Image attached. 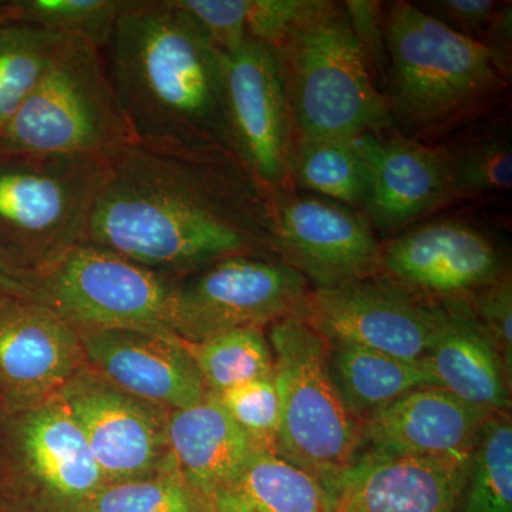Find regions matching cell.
<instances>
[{
    "label": "cell",
    "mask_w": 512,
    "mask_h": 512,
    "mask_svg": "<svg viewBox=\"0 0 512 512\" xmlns=\"http://www.w3.org/2000/svg\"><path fill=\"white\" fill-rule=\"evenodd\" d=\"M80 244L183 279L231 256H276L272 197L231 154L136 143L107 161Z\"/></svg>",
    "instance_id": "cell-1"
},
{
    "label": "cell",
    "mask_w": 512,
    "mask_h": 512,
    "mask_svg": "<svg viewBox=\"0 0 512 512\" xmlns=\"http://www.w3.org/2000/svg\"><path fill=\"white\" fill-rule=\"evenodd\" d=\"M101 55L136 143L234 157L224 56L175 0H124Z\"/></svg>",
    "instance_id": "cell-2"
},
{
    "label": "cell",
    "mask_w": 512,
    "mask_h": 512,
    "mask_svg": "<svg viewBox=\"0 0 512 512\" xmlns=\"http://www.w3.org/2000/svg\"><path fill=\"white\" fill-rule=\"evenodd\" d=\"M384 99L404 137L420 141L483 110L508 87L511 64L419 5L394 2L384 13Z\"/></svg>",
    "instance_id": "cell-3"
},
{
    "label": "cell",
    "mask_w": 512,
    "mask_h": 512,
    "mask_svg": "<svg viewBox=\"0 0 512 512\" xmlns=\"http://www.w3.org/2000/svg\"><path fill=\"white\" fill-rule=\"evenodd\" d=\"M275 50L298 144L353 140L392 127L343 3L306 0Z\"/></svg>",
    "instance_id": "cell-4"
},
{
    "label": "cell",
    "mask_w": 512,
    "mask_h": 512,
    "mask_svg": "<svg viewBox=\"0 0 512 512\" xmlns=\"http://www.w3.org/2000/svg\"><path fill=\"white\" fill-rule=\"evenodd\" d=\"M133 144L101 50L69 36L0 136V153L109 161Z\"/></svg>",
    "instance_id": "cell-5"
},
{
    "label": "cell",
    "mask_w": 512,
    "mask_h": 512,
    "mask_svg": "<svg viewBox=\"0 0 512 512\" xmlns=\"http://www.w3.org/2000/svg\"><path fill=\"white\" fill-rule=\"evenodd\" d=\"M266 339L281 402L275 454L328 490L352 466L359 447V421L330 377L328 343L299 316L269 325Z\"/></svg>",
    "instance_id": "cell-6"
},
{
    "label": "cell",
    "mask_w": 512,
    "mask_h": 512,
    "mask_svg": "<svg viewBox=\"0 0 512 512\" xmlns=\"http://www.w3.org/2000/svg\"><path fill=\"white\" fill-rule=\"evenodd\" d=\"M107 161L0 153V252L30 274L80 244Z\"/></svg>",
    "instance_id": "cell-7"
},
{
    "label": "cell",
    "mask_w": 512,
    "mask_h": 512,
    "mask_svg": "<svg viewBox=\"0 0 512 512\" xmlns=\"http://www.w3.org/2000/svg\"><path fill=\"white\" fill-rule=\"evenodd\" d=\"M177 282L109 249L77 244L36 274L35 301L77 330H141L178 339L171 328Z\"/></svg>",
    "instance_id": "cell-8"
},
{
    "label": "cell",
    "mask_w": 512,
    "mask_h": 512,
    "mask_svg": "<svg viewBox=\"0 0 512 512\" xmlns=\"http://www.w3.org/2000/svg\"><path fill=\"white\" fill-rule=\"evenodd\" d=\"M311 291L278 256H231L178 279L171 328L190 345L229 330L264 329L278 320L303 318Z\"/></svg>",
    "instance_id": "cell-9"
},
{
    "label": "cell",
    "mask_w": 512,
    "mask_h": 512,
    "mask_svg": "<svg viewBox=\"0 0 512 512\" xmlns=\"http://www.w3.org/2000/svg\"><path fill=\"white\" fill-rule=\"evenodd\" d=\"M222 56L225 123L235 160L271 197L291 190L298 137L278 53L248 37Z\"/></svg>",
    "instance_id": "cell-10"
},
{
    "label": "cell",
    "mask_w": 512,
    "mask_h": 512,
    "mask_svg": "<svg viewBox=\"0 0 512 512\" xmlns=\"http://www.w3.org/2000/svg\"><path fill=\"white\" fill-rule=\"evenodd\" d=\"M303 318L326 342L426 363L439 305L377 272L336 288L312 289Z\"/></svg>",
    "instance_id": "cell-11"
},
{
    "label": "cell",
    "mask_w": 512,
    "mask_h": 512,
    "mask_svg": "<svg viewBox=\"0 0 512 512\" xmlns=\"http://www.w3.org/2000/svg\"><path fill=\"white\" fill-rule=\"evenodd\" d=\"M272 207L275 254L312 289L380 272L382 245L362 211L295 188L275 194Z\"/></svg>",
    "instance_id": "cell-12"
},
{
    "label": "cell",
    "mask_w": 512,
    "mask_h": 512,
    "mask_svg": "<svg viewBox=\"0 0 512 512\" xmlns=\"http://www.w3.org/2000/svg\"><path fill=\"white\" fill-rule=\"evenodd\" d=\"M56 397L79 423L106 484L173 468L167 440L171 412L131 396L86 366Z\"/></svg>",
    "instance_id": "cell-13"
},
{
    "label": "cell",
    "mask_w": 512,
    "mask_h": 512,
    "mask_svg": "<svg viewBox=\"0 0 512 512\" xmlns=\"http://www.w3.org/2000/svg\"><path fill=\"white\" fill-rule=\"evenodd\" d=\"M380 272L433 303L468 301L510 269L497 242L461 218L426 222L394 235Z\"/></svg>",
    "instance_id": "cell-14"
},
{
    "label": "cell",
    "mask_w": 512,
    "mask_h": 512,
    "mask_svg": "<svg viewBox=\"0 0 512 512\" xmlns=\"http://www.w3.org/2000/svg\"><path fill=\"white\" fill-rule=\"evenodd\" d=\"M86 363L79 330L30 299H0V414L57 396Z\"/></svg>",
    "instance_id": "cell-15"
},
{
    "label": "cell",
    "mask_w": 512,
    "mask_h": 512,
    "mask_svg": "<svg viewBox=\"0 0 512 512\" xmlns=\"http://www.w3.org/2000/svg\"><path fill=\"white\" fill-rule=\"evenodd\" d=\"M353 144L366 167L363 214L373 229L393 237L454 202L450 146L383 133L353 138Z\"/></svg>",
    "instance_id": "cell-16"
},
{
    "label": "cell",
    "mask_w": 512,
    "mask_h": 512,
    "mask_svg": "<svg viewBox=\"0 0 512 512\" xmlns=\"http://www.w3.org/2000/svg\"><path fill=\"white\" fill-rule=\"evenodd\" d=\"M0 468L79 503L106 485L83 430L57 397L25 412L0 414Z\"/></svg>",
    "instance_id": "cell-17"
},
{
    "label": "cell",
    "mask_w": 512,
    "mask_h": 512,
    "mask_svg": "<svg viewBox=\"0 0 512 512\" xmlns=\"http://www.w3.org/2000/svg\"><path fill=\"white\" fill-rule=\"evenodd\" d=\"M86 363L124 392L167 412L208 394L187 343L128 329L79 330Z\"/></svg>",
    "instance_id": "cell-18"
},
{
    "label": "cell",
    "mask_w": 512,
    "mask_h": 512,
    "mask_svg": "<svg viewBox=\"0 0 512 512\" xmlns=\"http://www.w3.org/2000/svg\"><path fill=\"white\" fill-rule=\"evenodd\" d=\"M490 416L439 386L419 387L360 420L356 457L467 454Z\"/></svg>",
    "instance_id": "cell-19"
},
{
    "label": "cell",
    "mask_w": 512,
    "mask_h": 512,
    "mask_svg": "<svg viewBox=\"0 0 512 512\" xmlns=\"http://www.w3.org/2000/svg\"><path fill=\"white\" fill-rule=\"evenodd\" d=\"M470 453L356 457L328 488L330 512H457Z\"/></svg>",
    "instance_id": "cell-20"
},
{
    "label": "cell",
    "mask_w": 512,
    "mask_h": 512,
    "mask_svg": "<svg viewBox=\"0 0 512 512\" xmlns=\"http://www.w3.org/2000/svg\"><path fill=\"white\" fill-rule=\"evenodd\" d=\"M426 365L437 386L491 414L510 412L511 379L467 301L441 302Z\"/></svg>",
    "instance_id": "cell-21"
},
{
    "label": "cell",
    "mask_w": 512,
    "mask_h": 512,
    "mask_svg": "<svg viewBox=\"0 0 512 512\" xmlns=\"http://www.w3.org/2000/svg\"><path fill=\"white\" fill-rule=\"evenodd\" d=\"M168 450L175 473L211 498L248 466L259 450L215 394L168 417Z\"/></svg>",
    "instance_id": "cell-22"
},
{
    "label": "cell",
    "mask_w": 512,
    "mask_h": 512,
    "mask_svg": "<svg viewBox=\"0 0 512 512\" xmlns=\"http://www.w3.org/2000/svg\"><path fill=\"white\" fill-rule=\"evenodd\" d=\"M328 343L330 377L357 421L384 404L424 386H437L426 363L406 362L377 350Z\"/></svg>",
    "instance_id": "cell-23"
},
{
    "label": "cell",
    "mask_w": 512,
    "mask_h": 512,
    "mask_svg": "<svg viewBox=\"0 0 512 512\" xmlns=\"http://www.w3.org/2000/svg\"><path fill=\"white\" fill-rule=\"evenodd\" d=\"M212 512H330L325 485L272 451H258L211 497Z\"/></svg>",
    "instance_id": "cell-24"
},
{
    "label": "cell",
    "mask_w": 512,
    "mask_h": 512,
    "mask_svg": "<svg viewBox=\"0 0 512 512\" xmlns=\"http://www.w3.org/2000/svg\"><path fill=\"white\" fill-rule=\"evenodd\" d=\"M457 512H512V423L491 414L471 448Z\"/></svg>",
    "instance_id": "cell-25"
},
{
    "label": "cell",
    "mask_w": 512,
    "mask_h": 512,
    "mask_svg": "<svg viewBox=\"0 0 512 512\" xmlns=\"http://www.w3.org/2000/svg\"><path fill=\"white\" fill-rule=\"evenodd\" d=\"M291 185L355 210L363 212L365 208L366 167L353 140L299 143L293 157Z\"/></svg>",
    "instance_id": "cell-26"
},
{
    "label": "cell",
    "mask_w": 512,
    "mask_h": 512,
    "mask_svg": "<svg viewBox=\"0 0 512 512\" xmlns=\"http://www.w3.org/2000/svg\"><path fill=\"white\" fill-rule=\"evenodd\" d=\"M69 36L0 22V136Z\"/></svg>",
    "instance_id": "cell-27"
},
{
    "label": "cell",
    "mask_w": 512,
    "mask_h": 512,
    "mask_svg": "<svg viewBox=\"0 0 512 512\" xmlns=\"http://www.w3.org/2000/svg\"><path fill=\"white\" fill-rule=\"evenodd\" d=\"M187 346L210 393L274 375V355L264 329L229 330Z\"/></svg>",
    "instance_id": "cell-28"
},
{
    "label": "cell",
    "mask_w": 512,
    "mask_h": 512,
    "mask_svg": "<svg viewBox=\"0 0 512 512\" xmlns=\"http://www.w3.org/2000/svg\"><path fill=\"white\" fill-rule=\"evenodd\" d=\"M123 5L124 0H3L0 22L82 37L101 50L109 42Z\"/></svg>",
    "instance_id": "cell-29"
},
{
    "label": "cell",
    "mask_w": 512,
    "mask_h": 512,
    "mask_svg": "<svg viewBox=\"0 0 512 512\" xmlns=\"http://www.w3.org/2000/svg\"><path fill=\"white\" fill-rule=\"evenodd\" d=\"M83 512H212L211 498L171 470L106 484L82 503Z\"/></svg>",
    "instance_id": "cell-30"
},
{
    "label": "cell",
    "mask_w": 512,
    "mask_h": 512,
    "mask_svg": "<svg viewBox=\"0 0 512 512\" xmlns=\"http://www.w3.org/2000/svg\"><path fill=\"white\" fill-rule=\"evenodd\" d=\"M450 148L454 201L510 190L512 150L507 131H491Z\"/></svg>",
    "instance_id": "cell-31"
},
{
    "label": "cell",
    "mask_w": 512,
    "mask_h": 512,
    "mask_svg": "<svg viewBox=\"0 0 512 512\" xmlns=\"http://www.w3.org/2000/svg\"><path fill=\"white\" fill-rule=\"evenodd\" d=\"M215 396L259 450L275 453L281 402L274 375L239 384Z\"/></svg>",
    "instance_id": "cell-32"
},
{
    "label": "cell",
    "mask_w": 512,
    "mask_h": 512,
    "mask_svg": "<svg viewBox=\"0 0 512 512\" xmlns=\"http://www.w3.org/2000/svg\"><path fill=\"white\" fill-rule=\"evenodd\" d=\"M471 312L491 345L512 375V281L511 272L485 285L468 299Z\"/></svg>",
    "instance_id": "cell-33"
},
{
    "label": "cell",
    "mask_w": 512,
    "mask_h": 512,
    "mask_svg": "<svg viewBox=\"0 0 512 512\" xmlns=\"http://www.w3.org/2000/svg\"><path fill=\"white\" fill-rule=\"evenodd\" d=\"M222 53L248 39V0H175Z\"/></svg>",
    "instance_id": "cell-34"
},
{
    "label": "cell",
    "mask_w": 512,
    "mask_h": 512,
    "mask_svg": "<svg viewBox=\"0 0 512 512\" xmlns=\"http://www.w3.org/2000/svg\"><path fill=\"white\" fill-rule=\"evenodd\" d=\"M343 6L357 43L365 56L370 76L379 87L380 83L386 82L387 63H389L382 5L369 0H348L343 2Z\"/></svg>",
    "instance_id": "cell-35"
},
{
    "label": "cell",
    "mask_w": 512,
    "mask_h": 512,
    "mask_svg": "<svg viewBox=\"0 0 512 512\" xmlns=\"http://www.w3.org/2000/svg\"><path fill=\"white\" fill-rule=\"evenodd\" d=\"M501 6L494 0H434L420 3L419 8L448 28L483 43Z\"/></svg>",
    "instance_id": "cell-36"
},
{
    "label": "cell",
    "mask_w": 512,
    "mask_h": 512,
    "mask_svg": "<svg viewBox=\"0 0 512 512\" xmlns=\"http://www.w3.org/2000/svg\"><path fill=\"white\" fill-rule=\"evenodd\" d=\"M305 5L306 0H248V37L275 49Z\"/></svg>",
    "instance_id": "cell-37"
},
{
    "label": "cell",
    "mask_w": 512,
    "mask_h": 512,
    "mask_svg": "<svg viewBox=\"0 0 512 512\" xmlns=\"http://www.w3.org/2000/svg\"><path fill=\"white\" fill-rule=\"evenodd\" d=\"M36 274L23 271L0 252V299L20 298L35 301Z\"/></svg>",
    "instance_id": "cell-38"
},
{
    "label": "cell",
    "mask_w": 512,
    "mask_h": 512,
    "mask_svg": "<svg viewBox=\"0 0 512 512\" xmlns=\"http://www.w3.org/2000/svg\"><path fill=\"white\" fill-rule=\"evenodd\" d=\"M2 3H3L2 0H0V6H2Z\"/></svg>",
    "instance_id": "cell-39"
}]
</instances>
